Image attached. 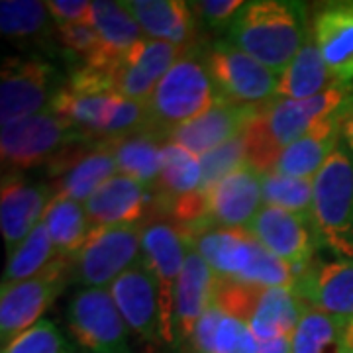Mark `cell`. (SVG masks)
Wrapping results in <instances>:
<instances>
[{"label": "cell", "instance_id": "cell-1", "mask_svg": "<svg viewBox=\"0 0 353 353\" xmlns=\"http://www.w3.org/2000/svg\"><path fill=\"white\" fill-rule=\"evenodd\" d=\"M352 101L353 85L338 83L306 101L277 99L259 108L243 132L248 165L261 175L269 173L290 143L299 141L320 122L345 112Z\"/></svg>", "mask_w": 353, "mask_h": 353}, {"label": "cell", "instance_id": "cell-2", "mask_svg": "<svg viewBox=\"0 0 353 353\" xmlns=\"http://www.w3.org/2000/svg\"><path fill=\"white\" fill-rule=\"evenodd\" d=\"M308 32L310 20L303 2L253 0L236 16L226 41L281 75L301 51Z\"/></svg>", "mask_w": 353, "mask_h": 353}, {"label": "cell", "instance_id": "cell-3", "mask_svg": "<svg viewBox=\"0 0 353 353\" xmlns=\"http://www.w3.org/2000/svg\"><path fill=\"white\" fill-rule=\"evenodd\" d=\"M218 101L222 99L204 53L189 48L183 51L175 65L159 81L150 101L145 102V132L167 141L175 128L199 118Z\"/></svg>", "mask_w": 353, "mask_h": 353}, {"label": "cell", "instance_id": "cell-4", "mask_svg": "<svg viewBox=\"0 0 353 353\" xmlns=\"http://www.w3.org/2000/svg\"><path fill=\"white\" fill-rule=\"evenodd\" d=\"M312 224L320 245L353 259V153L343 139L314 176Z\"/></svg>", "mask_w": 353, "mask_h": 353}, {"label": "cell", "instance_id": "cell-5", "mask_svg": "<svg viewBox=\"0 0 353 353\" xmlns=\"http://www.w3.org/2000/svg\"><path fill=\"white\" fill-rule=\"evenodd\" d=\"M77 143L88 141L71 122L53 110L14 120L0 128L2 165L10 171L50 165L57 155Z\"/></svg>", "mask_w": 353, "mask_h": 353}, {"label": "cell", "instance_id": "cell-6", "mask_svg": "<svg viewBox=\"0 0 353 353\" xmlns=\"http://www.w3.org/2000/svg\"><path fill=\"white\" fill-rule=\"evenodd\" d=\"M141 224L92 228L73 257V281L81 289H108L141 259Z\"/></svg>", "mask_w": 353, "mask_h": 353}, {"label": "cell", "instance_id": "cell-7", "mask_svg": "<svg viewBox=\"0 0 353 353\" xmlns=\"http://www.w3.org/2000/svg\"><path fill=\"white\" fill-rule=\"evenodd\" d=\"M220 99L241 106L263 108L279 99V75L245 51L218 41L204 51Z\"/></svg>", "mask_w": 353, "mask_h": 353}, {"label": "cell", "instance_id": "cell-8", "mask_svg": "<svg viewBox=\"0 0 353 353\" xmlns=\"http://www.w3.org/2000/svg\"><path fill=\"white\" fill-rule=\"evenodd\" d=\"M73 277V259L57 257L39 275L6 287L0 292V338L2 345L12 341L41 320L43 312L63 292Z\"/></svg>", "mask_w": 353, "mask_h": 353}, {"label": "cell", "instance_id": "cell-9", "mask_svg": "<svg viewBox=\"0 0 353 353\" xmlns=\"http://www.w3.org/2000/svg\"><path fill=\"white\" fill-rule=\"evenodd\" d=\"M190 248L189 232L175 220L152 218L141 228V259L150 267L161 296L163 340L173 341V306L179 275Z\"/></svg>", "mask_w": 353, "mask_h": 353}, {"label": "cell", "instance_id": "cell-10", "mask_svg": "<svg viewBox=\"0 0 353 353\" xmlns=\"http://www.w3.org/2000/svg\"><path fill=\"white\" fill-rule=\"evenodd\" d=\"M67 326L90 353H134L130 328L108 289L77 290L67 306Z\"/></svg>", "mask_w": 353, "mask_h": 353}, {"label": "cell", "instance_id": "cell-11", "mask_svg": "<svg viewBox=\"0 0 353 353\" xmlns=\"http://www.w3.org/2000/svg\"><path fill=\"white\" fill-rule=\"evenodd\" d=\"M59 88L55 67L38 55L4 59L0 71V122L8 124L48 112Z\"/></svg>", "mask_w": 353, "mask_h": 353}, {"label": "cell", "instance_id": "cell-12", "mask_svg": "<svg viewBox=\"0 0 353 353\" xmlns=\"http://www.w3.org/2000/svg\"><path fill=\"white\" fill-rule=\"evenodd\" d=\"M108 292L130 332L136 334L141 343L157 347L165 341L159 285L143 259L116 279Z\"/></svg>", "mask_w": 353, "mask_h": 353}, {"label": "cell", "instance_id": "cell-13", "mask_svg": "<svg viewBox=\"0 0 353 353\" xmlns=\"http://www.w3.org/2000/svg\"><path fill=\"white\" fill-rule=\"evenodd\" d=\"M245 232L289 265L296 277L306 265L314 261L316 248L320 245L312 218L267 204L259 208Z\"/></svg>", "mask_w": 353, "mask_h": 353}, {"label": "cell", "instance_id": "cell-14", "mask_svg": "<svg viewBox=\"0 0 353 353\" xmlns=\"http://www.w3.org/2000/svg\"><path fill=\"white\" fill-rule=\"evenodd\" d=\"M48 169L55 196L85 204L118 173V163L110 143H77L57 155Z\"/></svg>", "mask_w": 353, "mask_h": 353}, {"label": "cell", "instance_id": "cell-15", "mask_svg": "<svg viewBox=\"0 0 353 353\" xmlns=\"http://www.w3.org/2000/svg\"><path fill=\"white\" fill-rule=\"evenodd\" d=\"M185 230L189 232L194 250L201 253L216 277L238 283L245 281L261 248V243L250 232L214 226L210 222Z\"/></svg>", "mask_w": 353, "mask_h": 353}, {"label": "cell", "instance_id": "cell-16", "mask_svg": "<svg viewBox=\"0 0 353 353\" xmlns=\"http://www.w3.org/2000/svg\"><path fill=\"white\" fill-rule=\"evenodd\" d=\"M308 306L343 322L353 320V259L310 261L294 281Z\"/></svg>", "mask_w": 353, "mask_h": 353}, {"label": "cell", "instance_id": "cell-17", "mask_svg": "<svg viewBox=\"0 0 353 353\" xmlns=\"http://www.w3.org/2000/svg\"><path fill=\"white\" fill-rule=\"evenodd\" d=\"M204 194L210 224L245 230L263 206V175L245 163L218 181Z\"/></svg>", "mask_w": 353, "mask_h": 353}, {"label": "cell", "instance_id": "cell-18", "mask_svg": "<svg viewBox=\"0 0 353 353\" xmlns=\"http://www.w3.org/2000/svg\"><path fill=\"white\" fill-rule=\"evenodd\" d=\"M183 51L159 39L145 38L139 41L110 73L114 92L128 101L145 104Z\"/></svg>", "mask_w": 353, "mask_h": 353}, {"label": "cell", "instance_id": "cell-19", "mask_svg": "<svg viewBox=\"0 0 353 353\" xmlns=\"http://www.w3.org/2000/svg\"><path fill=\"white\" fill-rule=\"evenodd\" d=\"M53 196L55 192L48 183H30L14 173L4 175L0 190V232L6 252H14L41 224Z\"/></svg>", "mask_w": 353, "mask_h": 353}, {"label": "cell", "instance_id": "cell-20", "mask_svg": "<svg viewBox=\"0 0 353 353\" xmlns=\"http://www.w3.org/2000/svg\"><path fill=\"white\" fill-rule=\"evenodd\" d=\"M257 110L259 108L218 101L199 118L175 128L167 141L179 143L181 148L202 157L204 153L214 152L220 145L241 136Z\"/></svg>", "mask_w": 353, "mask_h": 353}, {"label": "cell", "instance_id": "cell-21", "mask_svg": "<svg viewBox=\"0 0 353 353\" xmlns=\"http://www.w3.org/2000/svg\"><path fill=\"white\" fill-rule=\"evenodd\" d=\"M310 28L330 73L338 83L353 85V0L322 4Z\"/></svg>", "mask_w": 353, "mask_h": 353}, {"label": "cell", "instance_id": "cell-22", "mask_svg": "<svg viewBox=\"0 0 353 353\" xmlns=\"http://www.w3.org/2000/svg\"><path fill=\"white\" fill-rule=\"evenodd\" d=\"M218 277L190 241L185 267L179 275L173 306V341L190 340L199 320L216 303Z\"/></svg>", "mask_w": 353, "mask_h": 353}, {"label": "cell", "instance_id": "cell-23", "mask_svg": "<svg viewBox=\"0 0 353 353\" xmlns=\"http://www.w3.org/2000/svg\"><path fill=\"white\" fill-rule=\"evenodd\" d=\"M155 199L153 189L132 176L116 173L85 202V210L92 228L141 224Z\"/></svg>", "mask_w": 353, "mask_h": 353}, {"label": "cell", "instance_id": "cell-24", "mask_svg": "<svg viewBox=\"0 0 353 353\" xmlns=\"http://www.w3.org/2000/svg\"><path fill=\"white\" fill-rule=\"evenodd\" d=\"M138 22L145 38L173 43L181 50L192 48L196 20L189 2L181 0H126L122 2Z\"/></svg>", "mask_w": 353, "mask_h": 353}, {"label": "cell", "instance_id": "cell-25", "mask_svg": "<svg viewBox=\"0 0 353 353\" xmlns=\"http://www.w3.org/2000/svg\"><path fill=\"white\" fill-rule=\"evenodd\" d=\"M341 116L343 114H336L320 122L299 141L290 143L279 155L269 173L314 181V176L341 143Z\"/></svg>", "mask_w": 353, "mask_h": 353}, {"label": "cell", "instance_id": "cell-26", "mask_svg": "<svg viewBox=\"0 0 353 353\" xmlns=\"http://www.w3.org/2000/svg\"><path fill=\"white\" fill-rule=\"evenodd\" d=\"M92 26L102 41L101 55L87 67H94L112 73L114 67L126 57L130 51L145 39L134 16L128 12L122 2L97 0L92 2Z\"/></svg>", "mask_w": 353, "mask_h": 353}, {"label": "cell", "instance_id": "cell-27", "mask_svg": "<svg viewBox=\"0 0 353 353\" xmlns=\"http://www.w3.org/2000/svg\"><path fill=\"white\" fill-rule=\"evenodd\" d=\"M306 303L292 287H261L248 326L257 341L292 336Z\"/></svg>", "mask_w": 353, "mask_h": 353}, {"label": "cell", "instance_id": "cell-28", "mask_svg": "<svg viewBox=\"0 0 353 353\" xmlns=\"http://www.w3.org/2000/svg\"><path fill=\"white\" fill-rule=\"evenodd\" d=\"M334 85H338V81L330 73L328 65L324 63L310 28L301 51L279 75V99L306 101L322 94Z\"/></svg>", "mask_w": 353, "mask_h": 353}, {"label": "cell", "instance_id": "cell-29", "mask_svg": "<svg viewBox=\"0 0 353 353\" xmlns=\"http://www.w3.org/2000/svg\"><path fill=\"white\" fill-rule=\"evenodd\" d=\"M0 32L18 46H41L55 36V22L48 4L38 0H2Z\"/></svg>", "mask_w": 353, "mask_h": 353}, {"label": "cell", "instance_id": "cell-30", "mask_svg": "<svg viewBox=\"0 0 353 353\" xmlns=\"http://www.w3.org/2000/svg\"><path fill=\"white\" fill-rule=\"evenodd\" d=\"M201 157L181 148L179 143L165 141L161 150V173L155 185V194L161 201L187 199L194 192H202Z\"/></svg>", "mask_w": 353, "mask_h": 353}, {"label": "cell", "instance_id": "cell-31", "mask_svg": "<svg viewBox=\"0 0 353 353\" xmlns=\"http://www.w3.org/2000/svg\"><path fill=\"white\" fill-rule=\"evenodd\" d=\"M41 222L48 228L57 253L69 259H73L83 250L85 241L88 240V234L92 232V224L88 220L85 204L63 196H53V201L46 208Z\"/></svg>", "mask_w": 353, "mask_h": 353}, {"label": "cell", "instance_id": "cell-32", "mask_svg": "<svg viewBox=\"0 0 353 353\" xmlns=\"http://www.w3.org/2000/svg\"><path fill=\"white\" fill-rule=\"evenodd\" d=\"M163 139L150 132H139L134 136L112 141V152L118 163V173L132 176L141 185L155 189L161 173V150Z\"/></svg>", "mask_w": 353, "mask_h": 353}, {"label": "cell", "instance_id": "cell-33", "mask_svg": "<svg viewBox=\"0 0 353 353\" xmlns=\"http://www.w3.org/2000/svg\"><path fill=\"white\" fill-rule=\"evenodd\" d=\"M57 257L61 255L57 253L48 228L41 222L14 252L8 253V261L2 273V289L36 277Z\"/></svg>", "mask_w": 353, "mask_h": 353}, {"label": "cell", "instance_id": "cell-34", "mask_svg": "<svg viewBox=\"0 0 353 353\" xmlns=\"http://www.w3.org/2000/svg\"><path fill=\"white\" fill-rule=\"evenodd\" d=\"M347 322L306 304L292 334V353H340Z\"/></svg>", "mask_w": 353, "mask_h": 353}, {"label": "cell", "instance_id": "cell-35", "mask_svg": "<svg viewBox=\"0 0 353 353\" xmlns=\"http://www.w3.org/2000/svg\"><path fill=\"white\" fill-rule=\"evenodd\" d=\"M263 204L277 206V208H283V210L312 218L314 181L277 175V173H265Z\"/></svg>", "mask_w": 353, "mask_h": 353}, {"label": "cell", "instance_id": "cell-36", "mask_svg": "<svg viewBox=\"0 0 353 353\" xmlns=\"http://www.w3.org/2000/svg\"><path fill=\"white\" fill-rule=\"evenodd\" d=\"M0 353H73V350L63 332L53 322L41 318L38 324L2 345Z\"/></svg>", "mask_w": 353, "mask_h": 353}, {"label": "cell", "instance_id": "cell-37", "mask_svg": "<svg viewBox=\"0 0 353 353\" xmlns=\"http://www.w3.org/2000/svg\"><path fill=\"white\" fill-rule=\"evenodd\" d=\"M248 163V148H245V136L241 134L232 141L220 145L214 152L204 153L201 157L202 167V192L210 189L218 181L240 169L241 165Z\"/></svg>", "mask_w": 353, "mask_h": 353}, {"label": "cell", "instance_id": "cell-38", "mask_svg": "<svg viewBox=\"0 0 353 353\" xmlns=\"http://www.w3.org/2000/svg\"><path fill=\"white\" fill-rule=\"evenodd\" d=\"M55 38L71 55L90 65L102 50V41L92 24H55Z\"/></svg>", "mask_w": 353, "mask_h": 353}, {"label": "cell", "instance_id": "cell-39", "mask_svg": "<svg viewBox=\"0 0 353 353\" xmlns=\"http://www.w3.org/2000/svg\"><path fill=\"white\" fill-rule=\"evenodd\" d=\"M245 6L241 0H202L196 4H190L192 12L201 18V22L210 30H224L234 24L236 16Z\"/></svg>", "mask_w": 353, "mask_h": 353}, {"label": "cell", "instance_id": "cell-40", "mask_svg": "<svg viewBox=\"0 0 353 353\" xmlns=\"http://www.w3.org/2000/svg\"><path fill=\"white\" fill-rule=\"evenodd\" d=\"M46 4L55 24H92V2L50 0Z\"/></svg>", "mask_w": 353, "mask_h": 353}, {"label": "cell", "instance_id": "cell-41", "mask_svg": "<svg viewBox=\"0 0 353 353\" xmlns=\"http://www.w3.org/2000/svg\"><path fill=\"white\" fill-rule=\"evenodd\" d=\"M257 353H292V336L271 341H257Z\"/></svg>", "mask_w": 353, "mask_h": 353}, {"label": "cell", "instance_id": "cell-42", "mask_svg": "<svg viewBox=\"0 0 353 353\" xmlns=\"http://www.w3.org/2000/svg\"><path fill=\"white\" fill-rule=\"evenodd\" d=\"M341 139L353 153V101L341 116Z\"/></svg>", "mask_w": 353, "mask_h": 353}, {"label": "cell", "instance_id": "cell-43", "mask_svg": "<svg viewBox=\"0 0 353 353\" xmlns=\"http://www.w3.org/2000/svg\"><path fill=\"white\" fill-rule=\"evenodd\" d=\"M340 353H353V320L352 322H347V326H345Z\"/></svg>", "mask_w": 353, "mask_h": 353}]
</instances>
